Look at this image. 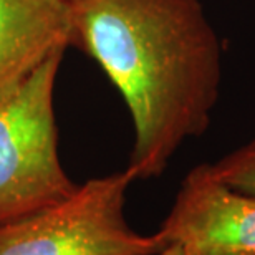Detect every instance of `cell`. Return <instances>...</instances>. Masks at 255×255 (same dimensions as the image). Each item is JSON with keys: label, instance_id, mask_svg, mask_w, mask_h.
I'll list each match as a JSON object with an SVG mask.
<instances>
[{"label": "cell", "instance_id": "1", "mask_svg": "<svg viewBox=\"0 0 255 255\" xmlns=\"http://www.w3.org/2000/svg\"><path fill=\"white\" fill-rule=\"evenodd\" d=\"M71 47L123 96L134 141L126 171L152 179L211 125L222 50L202 0H68Z\"/></svg>", "mask_w": 255, "mask_h": 255}, {"label": "cell", "instance_id": "2", "mask_svg": "<svg viewBox=\"0 0 255 255\" xmlns=\"http://www.w3.org/2000/svg\"><path fill=\"white\" fill-rule=\"evenodd\" d=\"M65 52L0 95V226L70 197L78 184L58 156L55 83Z\"/></svg>", "mask_w": 255, "mask_h": 255}, {"label": "cell", "instance_id": "3", "mask_svg": "<svg viewBox=\"0 0 255 255\" xmlns=\"http://www.w3.org/2000/svg\"><path fill=\"white\" fill-rule=\"evenodd\" d=\"M134 182L125 171L93 177L70 197L0 226V255H154L166 247L126 221V194Z\"/></svg>", "mask_w": 255, "mask_h": 255}, {"label": "cell", "instance_id": "4", "mask_svg": "<svg viewBox=\"0 0 255 255\" xmlns=\"http://www.w3.org/2000/svg\"><path fill=\"white\" fill-rule=\"evenodd\" d=\"M184 255H255V196L239 192L211 164L187 172L157 231Z\"/></svg>", "mask_w": 255, "mask_h": 255}, {"label": "cell", "instance_id": "5", "mask_svg": "<svg viewBox=\"0 0 255 255\" xmlns=\"http://www.w3.org/2000/svg\"><path fill=\"white\" fill-rule=\"evenodd\" d=\"M68 47V0H0V95Z\"/></svg>", "mask_w": 255, "mask_h": 255}, {"label": "cell", "instance_id": "6", "mask_svg": "<svg viewBox=\"0 0 255 255\" xmlns=\"http://www.w3.org/2000/svg\"><path fill=\"white\" fill-rule=\"evenodd\" d=\"M211 167L224 184L255 196V137L221 157Z\"/></svg>", "mask_w": 255, "mask_h": 255}, {"label": "cell", "instance_id": "7", "mask_svg": "<svg viewBox=\"0 0 255 255\" xmlns=\"http://www.w3.org/2000/svg\"><path fill=\"white\" fill-rule=\"evenodd\" d=\"M154 255H184V254H182L181 249L174 246V244H167L164 249H161V251Z\"/></svg>", "mask_w": 255, "mask_h": 255}]
</instances>
